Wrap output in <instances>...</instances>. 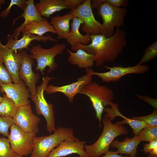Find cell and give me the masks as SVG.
Returning a JSON list of instances; mask_svg holds the SVG:
<instances>
[{
  "label": "cell",
  "instance_id": "obj_23",
  "mask_svg": "<svg viewBox=\"0 0 157 157\" xmlns=\"http://www.w3.org/2000/svg\"><path fill=\"white\" fill-rule=\"evenodd\" d=\"M74 16L70 12L63 16L51 17L50 22L58 38L66 39L70 32L69 22Z\"/></svg>",
  "mask_w": 157,
  "mask_h": 157
},
{
  "label": "cell",
  "instance_id": "obj_30",
  "mask_svg": "<svg viewBox=\"0 0 157 157\" xmlns=\"http://www.w3.org/2000/svg\"><path fill=\"white\" fill-rule=\"evenodd\" d=\"M104 3H107L118 7H124L128 5L129 1L128 0H92L91 1L92 8L97 9L101 4Z\"/></svg>",
  "mask_w": 157,
  "mask_h": 157
},
{
  "label": "cell",
  "instance_id": "obj_12",
  "mask_svg": "<svg viewBox=\"0 0 157 157\" xmlns=\"http://www.w3.org/2000/svg\"><path fill=\"white\" fill-rule=\"evenodd\" d=\"M21 52L22 61L18 73L19 78L24 82L29 89L32 99L35 95L37 92L36 84L40 78L39 73H35L32 70L34 60L31 58L26 51L22 50Z\"/></svg>",
  "mask_w": 157,
  "mask_h": 157
},
{
  "label": "cell",
  "instance_id": "obj_35",
  "mask_svg": "<svg viewBox=\"0 0 157 157\" xmlns=\"http://www.w3.org/2000/svg\"><path fill=\"white\" fill-rule=\"evenodd\" d=\"M143 148L141 150L145 154L148 153L151 155L157 156V140L144 144Z\"/></svg>",
  "mask_w": 157,
  "mask_h": 157
},
{
  "label": "cell",
  "instance_id": "obj_41",
  "mask_svg": "<svg viewBox=\"0 0 157 157\" xmlns=\"http://www.w3.org/2000/svg\"><path fill=\"white\" fill-rule=\"evenodd\" d=\"M3 99V97L0 96V104L1 102Z\"/></svg>",
  "mask_w": 157,
  "mask_h": 157
},
{
  "label": "cell",
  "instance_id": "obj_33",
  "mask_svg": "<svg viewBox=\"0 0 157 157\" xmlns=\"http://www.w3.org/2000/svg\"><path fill=\"white\" fill-rule=\"evenodd\" d=\"M13 124V118L0 116V134L8 137L9 129Z\"/></svg>",
  "mask_w": 157,
  "mask_h": 157
},
{
  "label": "cell",
  "instance_id": "obj_2",
  "mask_svg": "<svg viewBox=\"0 0 157 157\" xmlns=\"http://www.w3.org/2000/svg\"><path fill=\"white\" fill-rule=\"evenodd\" d=\"M109 117L105 115L102 119L104 125L101 134L93 144L85 145V150L89 157H99L109 151L110 145L117 137L127 135L128 131L123 124H113Z\"/></svg>",
  "mask_w": 157,
  "mask_h": 157
},
{
  "label": "cell",
  "instance_id": "obj_21",
  "mask_svg": "<svg viewBox=\"0 0 157 157\" xmlns=\"http://www.w3.org/2000/svg\"><path fill=\"white\" fill-rule=\"evenodd\" d=\"M140 142L137 135H135L131 138L127 137L121 142L117 139L114 140L110 146L117 148L116 151L118 154H128L130 157H136L138 146Z\"/></svg>",
  "mask_w": 157,
  "mask_h": 157
},
{
  "label": "cell",
  "instance_id": "obj_40",
  "mask_svg": "<svg viewBox=\"0 0 157 157\" xmlns=\"http://www.w3.org/2000/svg\"><path fill=\"white\" fill-rule=\"evenodd\" d=\"M148 157H157V156L151 155L148 154Z\"/></svg>",
  "mask_w": 157,
  "mask_h": 157
},
{
  "label": "cell",
  "instance_id": "obj_5",
  "mask_svg": "<svg viewBox=\"0 0 157 157\" xmlns=\"http://www.w3.org/2000/svg\"><path fill=\"white\" fill-rule=\"evenodd\" d=\"M97 9V15L103 20L100 34L110 37L114 34L115 27L124 25L125 17L127 12L125 7L121 8L107 3L101 4Z\"/></svg>",
  "mask_w": 157,
  "mask_h": 157
},
{
  "label": "cell",
  "instance_id": "obj_27",
  "mask_svg": "<svg viewBox=\"0 0 157 157\" xmlns=\"http://www.w3.org/2000/svg\"><path fill=\"white\" fill-rule=\"evenodd\" d=\"M139 141L150 142L157 140V126H148L142 129L137 135Z\"/></svg>",
  "mask_w": 157,
  "mask_h": 157
},
{
  "label": "cell",
  "instance_id": "obj_32",
  "mask_svg": "<svg viewBox=\"0 0 157 157\" xmlns=\"http://www.w3.org/2000/svg\"><path fill=\"white\" fill-rule=\"evenodd\" d=\"M27 1L26 0H11L8 7L1 12L0 17L2 19L6 18L9 15L11 8L14 5H17L22 10H24L26 6Z\"/></svg>",
  "mask_w": 157,
  "mask_h": 157
},
{
  "label": "cell",
  "instance_id": "obj_1",
  "mask_svg": "<svg viewBox=\"0 0 157 157\" xmlns=\"http://www.w3.org/2000/svg\"><path fill=\"white\" fill-rule=\"evenodd\" d=\"M126 34L120 28L117 29L113 36L107 37L99 34H91V42L88 45L79 43L71 48L76 51L79 49L94 55L96 58L95 66L103 65L106 63L115 60L122 53L127 44Z\"/></svg>",
  "mask_w": 157,
  "mask_h": 157
},
{
  "label": "cell",
  "instance_id": "obj_13",
  "mask_svg": "<svg viewBox=\"0 0 157 157\" xmlns=\"http://www.w3.org/2000/svg\"><path fill=\"white\" fill-rule=\"evenodd\" d=\"M0 55L5 67L10 74L13 83H18L19 79L18 73L22 61L21 51H13L3 45L0 40Z\"/></svg>",
  "mask_w": 157,
  "mask_h": 157
},
{
  "label": "cell",
  "instance_id": "obj_11",
  "mask_svg": "<svg viewBox=\"0 0 157 157\" xmlns=\"http://www.w3.org/2000/svg\"><path fill=\"white\" fill-rule=\"evenodd\" d=\"M13 119V124L24 131L36 134L39 133L40 119L33 113L30 104L19 107Z\"/></svg>",
  "mask_w": 157,
  "mask_h": 157
},
{
  "label": "cell",
  "instance_id": "obj_38",
  "mask_svg": "<svg viewBox=\"0 0 157 157\" xmlns=\"http://www.w3.org/2000/svg\"><path fill=\"white\" fill-rule=\"evenodd\" d=\"M99 157H130L129 156H122V154H118L116 151H108L105 155Z\"/></svg>",
  "mask_w": 157,
  "mask_h": 157
},
{
  "label": "cell",
  "instance_id": "obj_7",
  "mask_svg": "<svg viewBox=\"0 0 157 157\" xmlns=\"http://www.w3.org/2000/svg\"><path fill=\"white\" fill-rule=\"evenodd\" d=\"M52 79L51 77H43L42 83L37 87L35 95L31 99L35 104L37 113L43 115L45 118L47 123L46 129L50 134L56 129L53 105L46 101L44 92L49 81Z\"/></svg>",
  "mask_w": 157,
  "mask_h": 157
},
{
  "label": "cell",
  "instance_id": "obj_20",
  "mask_svg": "<svg viewBox=\"0 0 157 157\" xmlns=\"http://www.w3.org/2000/svg\"><path fill=\"white\" fill-rule=\"evenodd\" d=\"M67 50L69 54L68 62L73 65H77L80 69L91 68L95 62L94 55L88 53L83 49H79L75 52L72 51L68 48Z\"/></svg>",
  "mask_w": 157,
  "mask_h": 157
},
{
  "label": "cell",
  "instance_id": "obj_24",
  "mask_svg": "<svg viewBox=\"0 0 157 157\" xmlns=\"http://www.w3.org/2000/svg\"><path fill=\"white\" fill-rule=\"evenodd\" d=\"M23 31L40 36H43L44 34L48 32L54 34L56 33L53 27L46 18L42 21L33 22L28 24Z\"/></svg>",
  "mask_w": 157,
  "mask_h": 157
},
{
  "label": "cell",
  "instance_id": "obj_9",
  "mask_svg": "<svg viewBox=\"0 0 157 157\" xmlns=\"http://www.w3.org/2000/svg\"><path fill=\"white\" fill-rule=\"evenodd\" d=\"M104 68L109 71L105 72H94L90 68L86 69V73H90L92 76L99 77L104 82H117L125 75L129 74H144L149 69V67L144 64L138 63L133 66L124 67L122 66L109 67L104 65Z\"/></svg>",
  "mask_w": 157,
  "mask_h": 157
},
{
  "label": "cell",
  "instance_id": "obj_26",
  "mask_svg": "<svg viewBox=\"0 0 157 157\" xmlns=\"http://www.w3.org/2000/svg\"><path fill=\"white\" fill-rule=\"evenodd\" d=\"M119 116V117H122L124 119L121 121H117L115 124H128L132 129L133 134L135 135H138L142 129L147 126L145 122L143 121L127 118L121 113Z\"/></svg>",
  "mask_w": 157,
  "mask_h": 157
},
{
  "label": "cell",
  "instance_id": "obj_10",
  "mask_svg": "<svg viewBox=\"0 0 157 157\" xmlns=\"http://www.w3.org/2000/svg\"><path fill=\"white\" fill-rule=\"evenodd\" d=\"M73 15L84 22L81 29L86 33L100 34L102 24L95 18L91 7V0H85L77 9L69 11Z\"/></svg>",
  "mask_w": 157,
  "mask_h": 157
},
{
  "label": "cell",
  "instance_id": "obj_31",
  "mask_svg": "<svg viewBox=\"0 0 157 157\" xmlns=\"http://www.w3.org/2000/svg\"><path fill=\"white\" fill-rule=\"evenodd\" d=\"M131 119L143 121L145 122L147 126H157V110L154 109L153 111L148 115L143 116L134 117H131Z\"/></svg>",
  "mask_w": 157,
  "mask_h": 157
},
{
  "label": "cell",
  "instance_id": "obj_18",
  "mask_svg": "<svg viewBox=\"0 0 157 157\" xmlns=\"http://www.w3.org/2000/svg\"><path fill=\"white\" fill-rule=\"evenodd\" d=\"M21 17L24 18V22L19 26L16 28L13 33L11 34L13 38L15 40L17 39L18 37L26 25L33 22L42 21L46 19L41 16L38 12L35 7L34 0H27L26 6L23 13L13 19L12 26H13L15 22Z\"/></svg>",
  "mask_w": 157,
  "mask_h": 157
},
{
  "label": "cell",
  "instance_id": "obj_25",
  "mask_svg": "<svg viewBox=\"0 0 157 157\" xmlns=\"http://www.w3.org/2000/svg\"><path fill=\"white\" fill-rule=\"evenodd\" d=\"M3 97L2 100L0 104V116L13 118L19 107L5 93L3 94Z\"/></svg>",
  "mask_w": 157,
  "mask_h": 157
},
{
  "label": "cell",
  "instance_id": "obj_36",
  "mask_svg": "<svg viewBox=\"0 0 157 157\" xmlns=\"http://www.w3.org/2000/svg\"><path fill=\"white\" fill-rule=\"evenodd\" d=\"M67 9L74 10L80 6L85 0H63Z\"/></svg>",
  "mask_w": 157,
  "mask_h": 157
},
{
  "label": "cell",
  "instance_id": "obj_6",
  "mask_svg": "<svg viewBox=\"0 0 157 157\" xmlns=\"http://www.w3.org/2000/svg\"><path fill=\"white\" fill-rule=\"evenodd\" d=\"M66 48V45L64 43L56 44L47 49L43 48L39 44L32 47L30 50L31 54L29 55L37 61L35 70L39 71L43 77L46 67H49L47 71L48 73L54 71L58 67L55 61L56 57L62 53Z\"/></svg>",
  "mask_w": 157,
  "mask_h": 157
},
{
  "label": "cell",
  "instance_id": "obj_34",
  "mask_svg": "<svg viewBox=\"0 0 157 157\" xmlns=\"http://www.w3.org/2000/svg\"><path fill=\"white\" fill-rule=\"evenodd\" d=\"M3 64L0 55V87L1 84L8 83L12 82L11 76Z\"/></svg>",
  "mask_w": 157,
  "mask_h": 157
},
{
  "label": "cell",
  "instance_id": "obj_19",
  "mask_svg": "<svg viewBox=\"0 0 157 157\" xmlns=\"http://www.w3.org/2000/svg\"><path fill=\"white\" fill-rule=\"evenodd\" d=\"M84 24V22L80 19L76 17L73 18L72 22L70 24L71 31L66 39L72 48L79 43L86 45L91 41V34H87L84 35L79 31L81 25Z\"/></svg>",
  "mask_w": 157,
  "mask_h": 157
},
{
  "label": "cell",
  "instance_id": "obj_14",
  "mask_svg": "<svg viewBox=\"0 0 157 157\" xmlns=\"http://www.w3.org/2000/svg\"><path fill=\"white\" fill-rule=\"evenodd\" d=\"M77 81L70 84L57 86L51 84L48 85L45 91L48 94L56 92L63 93L68 98L69 101L72 102L75 96L80 93L83 87L92 82V76L90 73L86 74L77 78Z\"/></svg>",
  "mask_w": 157,
  "mask_h": 157
},
{
  "label": "cell",
  "instance_id": "obj_3",
  "mask_svg": "<svg viewBox=\"0 0 157 157\" xmlns=\"http://www.w3.org/2000/svg\"><path fill=\"white\" fill-rule=\"evenodd\" d=\"M74 137L72 129L62 127L57 128L53 133L49 135L36 137L29 157H47L51 151L63 141Z\"/></svg>",
  "mask_w": 157,
  "mask_h": 157
},
{
  "label": "cell",
  "instance_id": "obj_22",
  "mask_svg": "<svg viewBox=\"0 0 157 157\" xmlns=\"http://www.w3.org/2000/svg\"><path fill=\"white\" fill-rule=\"evenodd\" d=\"M35 6L41 16L47 18L56 12L67 9L63 0H40Z\"/></svg>",
  "mask_w": 157,
  "mask_h": 157
},
{
  "label": "cell",
  "instance_id": "obj_37",
  "mask_svg": "<svg viewBox=\"0 0 157 157\" xmlns=\"http://www.w3.org/2000/svg\"><path fill=\"white\" fill-rule=\"evenodd\" d=\"M137 96L138 99L142 100L152 106L154 109L157 110L156 99L152 98L149 96L142 95L139 94H137Z\"/></svg>",
  "mask_w": 157,
  "mask_h": 157
},
{
  "label": "cell",
  "instance_id": "obj_29",
  "mask_svg": "<svg viewBox=\"0 0 157 157\" xmlns=\"http://www.w3.org/2000/svg\"><path fill=\"white\" fill-rule=\"evenodd\" d=\"M0 157H22L15 154L12 150L8 139L0 138Z\"/></svg>",
  "mask_w": 157,
  "mask_h": 157
},
{
  "label": "cell",
  "instance_id": "obj_39",
  "mask_svg": "<svg viewBox=\"0 0 157 157\" xmlns=\"http://www.w3.org/2000/svg\"><path fill=\"white\" fill-rule=\"evenodd\" d=\"M6 3L5 0H0V10L2 6Z\"/></svg>",
  "mask_w": 157,
  "mask_h": 157
},
{
  "label": "cell",
  "instance_id": "obj_15",
  "mask_svg": "<svg viewBox=\"0 0 157 157\" xmlns=\"http://www.w3.org/2000/svg\"><path fill=\"white\" fill-rule=\"evenodd\" d=\"M24 82L20 80L18 83L12 82L0 85V92L5 94L12 99L18 107L30 104L28 99L31 98L30 91Z\"/></svg>",
  "mask_w": 157,
  "mask_h": 157
},
{
  "label": "cell",
  "instance_id": "obj_28",
  "mask_svg": "<svg viewBox=\"0 0 157 157\" xmlns=\"http://www.w3.org/2000/svg\"><path fill=\"white\" fill-rule=\"evenodd\" d=\"M157 56V41L147 46L145 49L143 56L138 63L143 65L156 58Z\"/></svg>",
  "mask_w": 157,
  "mask_h": 157
},
{
  "label": "cell",
  "instance_id": "obj_8",
  "mask_svg": "<svg viewBox=\"0 0 157 157\" xmlns=\"http://www.w3.org/2000/svg\"><path fill=\"white\" fill-rule=\"evenodd\" d=\"M10 129V133L7 137L12 151L22 157L31 154L36 134L25 132L14 124Z\"/></svg>",
  "mask_w": 157,
  "mask_h": 157
},
{
  "label": "cell",
  "instance_id": "obj_16",
  "mask_svg": "<svg viewBox=\"0 0 157 157\" xmlns=\"http://www.w3.org/2000/svg\"><path fill=\"white\" fill-rule=\"evenodd\" d=\"M86 143L75 137L65 140L53 149L47 157H61L73 154H77L80 157H89L85 150Z\"/></svg>",
  "mask_w": 157,
  "mask_h": 157
},
{
  "label": "cell",
  "instance_id": "obj_4",
  "mask_svg": "<svg viewBox=\"0 0 157 157\" xmlns=\"http://www.w3.org/2000/svg\"><path fill=\"white\" fill-rule=\"evenodd\" d=\"M80 94L88 97L94 109L96 118L99 121V126H102V115L106 106L113 103L114 99L113 91L105 85H101L95 82H91L84 86Z\"/></svg>",
  "mask_w": 157,
  "mask_h": 157
},
{
  "label": "cell",
  "instance_id": "obj_17",
  "mask_svg": "<svg viewBox=\"0 0 157 157\" xmlns=\"http://www.w3.org/2000/svg\"><path fill=\"white\" fill-rule=\"evenodd\" d=\"M22 33H23V36L19 40L15 39L11 34L9 35L6 45L13 51H20L24 49H28V46L30 45L31 42L34 40L42 42H46L48 40L54 42L58 41L57 39L53 38L50 35L40 36L24 31Z\"/></svg>",
  "mask_w": 157,
  "mask_h": 157
}]
</instances>
